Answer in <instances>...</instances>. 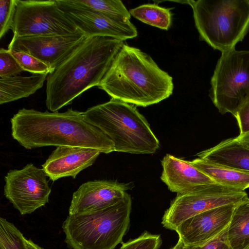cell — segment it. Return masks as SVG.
Here are the masks:
<instances>
[{"mask_svg": "<svg viewBox=\"0 0 249 249\" xmlns=\"http://www.w3.org/2000/svg\"><path fill=\"white\" fill-rule=\"evenodd\" d=\"M10 121L13 138L27 149L54 146L90 148L105 154L114 151L111 140L85 120L84 112L72 108L49 112L23 108Z\"/></svg>", "mask_w": 249, "mask_h": 249, "instance_id": "cell-1", "label": "cell"}, {"mask_svg": "<svg viewBox=\"0 0 249 249\" xmlns=\"http://www.w3.org/2000/svg\"><path fill=\"white\" fill-rule=\"evenodd\" d=\"M124 41L104 36L87 37L46 79V105L56 112L90 88L100 84Z\"/></svg>", "mask_w": 249, "mask_h": 249, "instance_id": "cell-2", "label": "cell"}, {"mask_svg": "<svg viewBox=\"0 0 249 249\" xmlns=\"http://www.w3.org/2000/svg\"><path fill=\"white\" fill-rule=\"evenodd\" d=\"M98 88L111 98L146 107L173 93V78L150 56L124 44Z\"/></svg>", "mask_w": 249, "mask_h": 249, "instance_id": "cell-3", "label": "cell"}, {"mask_svg": "<svg viewBox=\"0 0 249 249\" xmlns=\"http://www.w3.org/2000/svg\"><path fill=\"white\" fill-rule=\"evenodd\" d=\"M84 116L111 140L114 151L152 154L160 147L147 120L134 105L111 98L89 108Z\"/></svg>", "mask_w": 249, "mask_h": 249, "instance_id": "cell-4", "label": "cell"}, {"mask_svg": "<svg viewBox=\"0 0 249 249\" xmlns=\"http://www.w3.org/2000/svg\"><path fill=\"white\" fill-rule=\"evenodd\" d=\"M132 200L125 193L115 204L90 213L69 215L62 224L70 249H114L130 226Z\"/></svg>", "mask_w": 249, "mask_h": 249, "instance_id": "cell-5", "label": "cell"}, {"mask_svg": "<svg viewBox=\"0 0 249 249\" xmlns=\"http://www.w3.org/2000/svg\"><path fill=\"white\" fill-rule=\"evenodd\" d=\"M201 38L222 53L235 48L249 30V0H185Z\"/></svg>", "mask_w": 249, "mask_h": 249, "instance_id": "cell-6", "label": "cell"}, {"mask_svg": "<svg viewBox=\"0 0 249 249\" xmlns=\"http://www.w3.org/2000/svg\"><path fill=\"white\" fill-rule=\"evenodd\" d=\"M210 96L219 112L234 117L249 100V50L222 53L211 79Z\"/></svg>", "mask_w": 249, "mask_h": 249, "instance_id": "cell-7", "label": "cell"}, {"mask_svg": "<svg viewBox=\"0 0 249 249\" xmlns=\"http://www.w3.org/2000/svg\"><path fill=\"white\" fill-rule=\"evenodd\" d=\"M13 37L68 35L78 32L56 0H16Z\"/></svg>", "mask_w": 249, "mask_h": 249, "instance_id": "cell-8", "label": "cell"}, {"mask_svg": "<svg viewBox=\"0 0 249 249\" xmlns=\"http://www.w3.org/2000/svg\"><path fill=\"white\" fill-rule=\"evenodd\" d=\"M242 190L215 183L192 193L178 194L162 216L161 224L175 231L182 222L207 210L229 204H238L247 199Z\"/></svg>", "mask_w": 249, "mask_h": 249, "instance_id": "cell-9", "label": "cell"}, {"mask_svg": "<svg viewBox=\"0 0 249 249\" xmlns=\"http://www.w3.org/2000/svg\"><path fill=\"white\" fill-rule=\"evenodd\" d=\"M47 177L33 163L11 170L4 177V196L21 215L31 214L49 202L51 188Z\"/></svg>", "mask_w": 249, "mask_h": 249, "instance_id": "cell-10", "label": "cell"}, {"mask_svg": "<svg viewBox=\"0 0 249 249\" xmlns=\"http://www.w3.org/2000/svg\"><path fill=\"white\" fill-rule=\"evenodd\" d=\"M87 38L74 34L13 37L8 49L28 53L46 64L53 72Z\"/></svg>", "mask_w": 249, "mask_h": 249, "instance_id": "cell-11", "label": "cell"}, {"mask_svg": "<svg viewBox=\"0 0 249 249\" xmlns=\"http://www.w3.org/2000/svg\"><path fill=\"white\" fill-rule=\"evenodd\" d=\"M56 1L78 29L87 37L104 36L124 41L138 35L136 28L130 20H115L88 8L71 4L68 0Z\"/></svg>", "mask_w": 249, "mask_h": 249, "instance_id": "cell-12", "label": "cell"}, {"mask_svg": "<svg viewBox=\"0 0 249 249\" xmlns=\"http://www.w3.org/2000/svg\"><path fill=\"white\" fill-rule=\"evenodd\" d=\"M238 204L221 206L199 213L182 222L175 231L185 245L202 246L228 227Z\"/></svg>", "mask_w": 249, "mask_h": 249, "instance_id": "cell-13", "label": "cell"}, {"mask_svg": "<svg viewBox=\"0 0 249 249\" xmlns=\"http://www.w3.org/2000/svg\"><path fill=\"white\" fill-rule=\"evenodd\" d=\"M131 185L108 180L86 182L73 193L69 214L90 213L112 206L123 198Z\"/></svg>", "mask_w": 249, "mask_h": 249, "instance_id": "cell-14", "label": "cell"}, {"mask_svg": "<svg viewBox=\"0 0 249 249\" xmlns=\"http://www.w3.org/2000/svg\"><path fill=\"white\" fill-rule=\"evenodd\" d=\"M101 153L87 147H57L42 165V169L53 181L67 177L75 178L81 171L92 165Z\"/></svg>", "mask_w": 249, "mask_h": 249, "instance_id": "cell-15", "label": "cell"}, {"mask_svg": "<svg viewBox=\"0 0 249 249\" xmlns=\"http://www.w3.org/2000/svg\"><path fill=\"white\" fill-rule=\"evenodd\" d=\"M161 165V180L171 192L178 194L198 191L216 183L189 161L168 154L163 157Z\"/></svg>", "mask_w": 249, "mask_h": 249, "instance_id": "cell-16", "label": "cell"}, {"mask_svg": "<svg viewBox=\"0 0 249 249\" xmlns=\"http://www.w3.org/2000/svg\"><path fill=\"white\" fill-rule=\"evenodd\" d=\"M196 155L216 164L249 172V149L245 147L236 137L225 140Z\"/></svg>", "mask_w": 249, "mask_h": 249, "instance_id": "cell-17", "label": "cell"}, {"mask_svg": "<svg viewBox=\"0 0 249 249\" xmlns=\"http://www.w3.org/2000/svg\"><path fill=\"white\" fill-rule=\"evenodd\" d=\"M48 74L0 78V104L28 97L43 86Z\"/></svg>", "mask_w": 249, "mask_h": 249, "instance_id": "cell-18", "label": "cell"}, {"mask_svg": "<svg viewBox=\"0 0 249 249\" xmlns=\"http://www.w3.org/2000/svg\"><path fill=\"white\" fill-rule=\"evenodd\" d=\"M189 162L217 183L244 191L249 188V172L224 166L199 158Z\"/></svg>", "mask_w": 249, "mask_h": 249, "instance_id": "cell-19", "label": "cell"}, {"mask_svg": "<svg viewBox=\"0 0 249 249\" xmlns=\"http://www.w3.org/2000/svg\"><path fill=\"white\" fill-rule=\"evenodd\" d=\"M231 249H244L249 244V198L236 206L228 228Z\"/></svg>", "mask_w": 249, "mask_h": 249, "instance_id": "cell-20", "label": "cell"}, {"mask_svg": "<svg viewBox=\"0 0 249 249\" xmlns=\"http://www.w3.org/2000/svg\"><path fill=\"white\" fill-rule=\"evenodd\" d=\"M172 9L160 6L157 3H147L131 9L129 12L131 16L143 23L168 30L172 24Z\"/></svg>", "mask_w": 249, "mask_h": 249, "instance_id": "cell-21", "label": "cell"}, {"mask_svg": "<svg viewBox=\"0 0 249 249\" xmlns=\"http://www.w3.org/2000/svg\"><path fill=\"white\" fill-rule=\"evenodd\" d=\"M71 4L85 7L111 19L130 20L131 15L120 0H68Z\"/></svg>", "mask_w": 249, "mask_h": 249, "instance_id": "cell-22", "label": "cell"}, {"mask_svg": "<svg viewBox=\"0 0 249 249\" xmlns=\"http://www.w3.org/2000/svg\"><path fill=\"white\" fill-rule=\"evenodd\" d=\"M25 239L12 223L0 217V249H27Z\"/></svg>", "mask_w": 249, "mask_h": 249, "instance_id": "cell-23", "label": "cell"}, {"mask_svg": "<svg viewBox=\"0 0 249 249\" xmlns=\"http://www.w3.org/2000/svg\"><path fill=\"white\" fill-rule=\"evenodd\" d=\"M9 51L24 71L33 74H48L53 72L46 64L35 57L22 52L11 50Z\"/></svg>", "mask_w": 249, "mask_h": 249, "instance_id": "cell-24", "label": "cell"}, {"mask_svg": "<svg viewBox=\"0 0 249 249\" xmlns=\"http://www.w3.org/2000/svg\"><path fill=\"white\" fill-rule=\"evenodd\" d=\"M161 244L160 235L144 231L135 239L122 242V246L119 249H159Z\"/></svg>", "mask_w": 249, "mask_h": 249, "instance_id": "cell-25", "label": "cell"}, {"mask_svg": "<svg viewBox=\"0 0 249 249\" xmlns=\"http://www.w3.org/2000/svg\"><path fill=\"white\" fill-rule=\"evenodd\" d=\"M16 5V0H0V39L12 28Z\"/></svg>", "mask_w": 249, "mask_h": 249, "instance_id": "cell-26", "label": "cell"}, {"mask_svg": "<svg viewBox=\"0 0 249 249\" xmlns=\"http://www.w3.org/2000/svg\"><path fill=\"white\" fill-rule=\"evenodd\" d=\"M24 71L9 50L0 49V78L18 75Z\"/></svg>", "mask_w": 249, "mask_h": 249, "instance_id": "cell-27", "label": "cell"}, {"mask_svg": "<svg viewBox=\"0 0 249 249\" xmlns=\"http://www.w3.org/2000/svg\"><path fill=\"white\" fill-rule=\"evenodd\" d=\"M228 228L218 236L202 246L185 245V249H231L228 240Z\"/></svg>", "mask_w": 249, "mask_h": 249, "instance_id": "cell-28", "label": "cell"}, {"mask_svg": "<svg viewBox=\"0 0 249 249\" xmlns=\"http://www.w3.org/2000/svg\"><path fill=\"white\" fill-rule=\"evenodd\" d=\"M235 118L237 121L240 135L249 131V100L239 109Z\"/></svg>", "mask_w": 249, "mask_h": 249, "instance_id": "cell-29", "label": "cell"}, {"mask_svg": "<svg viewBox=\"0 0 249 249\" xmlns=\"http://www.w3.org/2000/svg\"><path fill=\"white\" fill-rule=\"evenodd\" d=\"M238 141L246 148L249 149V131L236 137Z\"/></svg>", "mask_w": 249, "mask_h": 249, "instance_id": "cell-30", "label": "cell"}, {"mask_svg": "<svg viewBox=\"0 0 249 249\" xmlns=\"http://www.w3.org/2000/svg\"><path fill=\"white\" fill-rule=\"evenodd\" d=\"M25 242L27 249H44L39 245L35 243L31 239H25Z\"/></svg>", "mask_w": 249, "mask_h": 249, "instance_id": "cell-31", "label": "cell"}, {"mask_svg": "<svg viewBox=\"0 0 249 249\" xmlns=\"http://www.w3.org/2000/svg\"><path fill=\"white\" fill-rule=\"evenodd\" d=\"M185 245L183 241L182 240V239L179 238L178 242L176 244V245L170 249H185Z\"/></svg>", "mask_w": 249, "mask_h": 249, "instance_id": "cell-32", "label": "cell"}, {"mask_svg": "<svg viewBox=\"0 0 249 249\" xmlns=\"http://www.w3.org/2000/svg\"><path fill=\"white\" fill-rule=\"evenodd\" d=\"M244 249H249V244Z\"/></svg>", "mask_w": 249, "mask_h": 249, "instance_id": "cell-33", "label": "cell"}]
</instances>
